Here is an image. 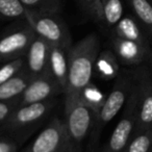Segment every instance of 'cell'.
Listing matches in <instances>:
<instances>
[{
	"label": "cell",
	"instance_id": "ffe728a7",
	"mask_svg": "<svg viewBox=\"0 0 152 152\" xmlns=\"http://www.w3.org/2000/svg\"><path fill=\"white\" fill-rule=\"evenodd\" d=\"M27 7L20 0H0V20L25 19Z\"/></svg>",
	"mask_w": 152,
	"mask_h": 152
},
{
	"label": "cell",
	"instance_id": "603a6c76",
	"mask_svg": "<svg viewBox=\"0 0 152 152\" xmlns=\"http://www.w3.org/2000/svg\"><path fill=\"white\" fill-rule=\"evenodd\" d=\"M25 67V56L7 61L0 66V85L17 75Z\"/></svg>",
	"mask_w": 152,
	"mask_h": 152
},
{
	"label": "cell",
	"instance_id": "44dd1931",
	"mask_svg": "<svg viewBox=\"0 0 152 152\" xmlns=\"http://www.w3.org/2000/svg\"><path fill=\"white\" fill-rule=\"evenodd\" d=\"M152 128L135 133L123 152H151Z\"/></svg>",
	"mask_w": 152,
	"mask_h": 152
},
{
	"label": "cell",
	"instance_id": "2e32d148",
	"mask_svg": "<svg viewBox=\"0 0 152 152\" xmlns=\"http://www.w3.org/2000/svg\"><path fill=\"white\" fill-rule=\"evenodd\" d=\"M31 78V76L25 71V69H23L17 75L12 77L2 85H0V102L10 101L19 98Z\"/></svg>",
	"mask_w": 152,
	"mask_h": 152
},
{
	"label": "cell",
	"instance_id": "52a82bcc",
	"mask_svg": "<svg viewBox=\"0 0 152 152\" xmlns=\"http://www.w3.org/2000/svg\"><path fill=\"white\" fill-rule=\"evenodd\" d=\"M96 115L91 107L78 102L65 110V125L69 142L76 152H79L80 144L91 134L95 124Z\"/></svg>",
	"mask_w": 152,
	"mask_h": 152
},
{
	"label": "cell",
	"instance_id": "83f0119b",
	"mask_svg": "<svg viewBox=\"0 0 152 152\" xmlns=\"http://www.w3.org/2000/svg\"><path fill=\"white\" fill-rule=\"evenodd\" d=\"M4 63H5V61H3V59H2V58H1V57H0V66L2 65V64H4Z\"/></svg>",
	"mask_w": 152,
	"mask_h": 152
},
{
	"label": "cell",
	"instance_id": "6da1fadb",
	"mask_svg": "<svg viewBox=\"0 0 152 152\" xmlns=\"http://www.w3.org/2000/svg\"><path fill=\"white\" fill-rule=\"evenodd\" d=\"M99 52L100 40L96 34H89L70 48L68 83L64 92L65 110L78 103L85 88L92 83Z\"/></svg>",
	"mask_w": 152,
	"mask_h": 152
},
{
	"label": "cell",
	"instance_id": "7a4b0ae2",
	"mask_svg": "<svg viewBox=\"0 0 152 152\" xmlns=\"http://www.w3.org/2000/svg\"><path fill=\"white\" fill-rule=\"evenodd\" d=\"M132 70H121L120 74L115 79L112 90L106 96V99L95 120L93 130L91 132L90 149L93 150L97 146L104 127L124 108L128 97L133 88Z\"/></svg>",
	"mask_w": 152,
	"mask_h": 152
},
{
	"label": "cell",
	"instance_id": "d4e9b609",
	"mask_svg": "<svg viewBox=\"0 0 152 152\" xmlns=\"http://www.w3.org/2000/svg\"><path fill=\"white\" fill-rule=\"evenodd\" d=\"M18 106V98L10 101H1L0 102V128L9 119L12 113L15 110Z\"/></svg>",
	"mask_w": 152,
	"mask_h": 152
},
{
	"label": "cell",
	"instance_id": "5b68a950",
	"mask_svg": "<svg viewBox=\"0 0 152 152\" xmlns=\"http://www.w3.org/2000/svg\"><path fill=\"white\" fill-rule=\"evenodd\" d=\"M137 110H139V95H137L135 83H133L132 91L123 108L122 116L113 130L110 139L104 144L100 152L124 151L126 146L134 135L135 127H137Z\"/></svg>",
	"mask_w": 152,
	"mask_h": 152
},
{
	"label": "cell",
	"instance_id": "7402d4cb",
	"mask_svg": "<svg viewBox=\"0 0 152 152\" xmlns=\"http://www.w3.org/2000/svg\"><path fill=\"white\" fill-rule=\"evenodd\" d=\"M28 10L37 13L58 14L61 10L59 0H20Z\"/></svg>",
	"mask_w": 152,
	"mask_h": 152
},
{
	"label": "cell",
	"instance_id": "e0dca14e",
	"mask_svg": "<svg viewBox=\"0 0 152 152\" xmlns=\"http://www.w3.org/2000/svg\"><path fill=\"white\" fill-rule=\"evenodd\" d=\"M134 17L142 27L152 38V0H126Z\"/></svg>",
	"mask_w": 152,
	"mask_h": 152
},
{
	"label": "cell",
	"instance_id": "484cf974",
	"mask_svg": "<svg viewBox=\"0 0 152 152\" xmlns=\"http://www.w3.org/2000/svg\"><path fill=\"white\" fill-rule=\"evenodd\" d=\"M15 150V144L7 143V142H0V152H14Z\"/></svg>",
	"mask_w": 152,
	"mask_h": 152
},
{
	"label": "cell",
	"instance_id": "8fae6325",
	"mask_svg": "<svg viewBox=\"0 0 152 152\" xmlns=\"http://www.w3.org/2000/svg\"><path fill=\"white\" fill-rule=\"evenodd\" d=\"M110 45L121 65L137 67L148 61L150 47L117 37H110Z\"/></svg>",
	"mask_w": 152,
	"mask_h": 152
},
{
	"label": "cell",
	"instance_id": "30bf717a",
	"mask_svg": "<svg viewBox=\"0 0 152 152\" xmlns=\"http://www.w3.org/2000/svg\"><path fill=\"white\" fill-rule=\"evenodd\" d=\"M64 94V90L49 73L32 77L24 92L18 98V106L38 103Z\"/></svg>",
	"mask_w": 152,
	"mask_h": 152
},
{
	"label": "cell",
	"instance_id": "f1b7e54d",
	"mask_svg": "<svg viewBox=\"0 0 152 152\" xmlns=\"http://www.w3.org/2000/svg\"><path fill=\"white\" fill-rule=\"evenodd\" d=\"M151 152H152V151H151Z\"/></svg>",
	"mask_w": 152,
	"mask_h": 152
},
{
	"label": "cell",
	"instance_id": "7c38bea8",
	"mask_svg": "<svg viewBox=\"0 0 152 152\" xmlns=\"http://www.w3.org/2000/svg\"><path fill=\"white\" fill-rule=\"evenodd\" d=\"M51 45L43 38L37 36L30 44L25 55V71L31 77L49 73V58Z\"/></svg>",
	"mask_w": 152,
	"mask_h": 152
},
{
	"label": "cell",
	"instance_id": "cb8c5ba5",
	"mask_svg": "<svg viewBox=\"0 0 152 152\" xmlns=\"http://www.w3.org/2000/svg\"><path fill=\"white\" fill-rule=\"evenodd\" d=\"M80 9L95 22L102 24L101 0H76Z\"/></svg>",
	"mask_w": 152,
	"mask_h": 152
},
{
	"label": "cell",
	"instance_id": "4316f807",
	"mask_svg": "<svg viewBox=\"0 0 152 152\" xmlns=\"http://www.w3.org/2000/svg\"><path fill=\"white\" fill-rule=\"evenodd\" d=\"M148 63L152 68V38L150 39V51H149V57H148Z\"/></svg>",
	"mask_w": 152,
	"mask_h": 152
},
{
	"label": "cell",
	"instance_id": "3957f363",
	"mask_svg": "<svg viewBox=\"0 0 152 152\" xmlns=\"http://www.w3.org/2000/svg\"><path fill=\"white\" fill-rule=\"evenodd\" d=\"M55 105L56 99L53 98L47 101L17 106L0 128V132L14 137L25 139L45 121Z\"/></svg>",
	"mask_w": 152,
	"mask_h": 152
},
{
	"label": "cell",
	"instance_id": "ac0fdd59",
	"mask_svg": "<svg viewBox=\"0 0 152 152\" xmlns=\"http://www.w3.org/2000/svg\"><path fill=\"white\" fill-rule=\"evenodd\" d=\"M102 24L104 28L112 30L123 17V4L121 0H101Z\"/></svg>",
	"mask_w": 152,
	"mask_h": 152
},
{
	"label": "cell",
	"instance_id": "5bb4252c",
	"mask_svg": "<svg viewBox=\"0 0 152 152\" xmlns=\"http://www.w3.org/2000/svg\"><path fill=\"white\" fill-rule=\"evenodd\" d=\"M70 50V49H69ZM69 50L63 47L51 46L49 58V74L65 92L69 73Z\"/></svg>",
	"mask_w": 152,
	"mask_h": 152
},
{
	"label": "cell",
	"instance_id": "4fadbf2b",
	"mask_svg": "<svg viewBox=\"0 0 152 152\" xmlns=\"http://www.w3.org/2000/svg\"><path fill=\"white\" fill-rule=\"evenodd\" d=\"M112 36L137 42L146 47H150V39L142 25L135 18L131 16H123L112 30Z\"/></svg>",
	"mask_w": 152,
	"mask_h": 152
},
{
	"label": "cell",
	"instance_id": "9c48e42d",
	"mask_svg": "<svg viewBox=\"0 0 152 152\" xmlns=\"http://www.w3.org/2000/svg\"><path fill=\"white\" fill-rule=\"evenodd\" d=\"M24 152H76L68 139L65 121L54 118Z\"/></svg>",
	"mask_w": 152,
	"mask_h": 152
},
{
	"label": "cell",
	"instance_id": "9a60e30c",
	"mask_svg": "<svg viewBox=\"0 0 152 152\" xmlns=\"http://www.w3.org/2000/svg\"><path fill=\"white\" fill-rule=\"evenodd\" d=\"M120 61L117 55L110 49H105L99 52L95 63L94 72L103 80L116 79L120 74Z\"/></svg>",
	"mask_w": 152,
	"mask_h": 152
},
{
	"label": "cell",
	"instance_id": "ba28073f",
	"mask_svg": "<svg viewBox=\"0 0 152 152\" xmlns=\"http://www.w3.org/2000/svg\"><path fill=\"white\" fill-rule=\"evenodd\" d=\"M133 79L139 95V110L135 133L152 128V73L147 65L132 69Z\"/></svg>",
	"mask_w": 152,
	"mask_h": 152
},
{
	"label": "cell",
	"instance_id": "277c9868",
	"mask_svg": "<svg viewBox=\"0 0 152 152\" xmlns=\"http://www.w3.org/2000/svg\"><path fill=\"white\" fill-rule=\"evenodd\" d=\"M37 36L43 38L51 46L63 47L69 50L72 47L71 34L67 24L54 13H37L27 9L25 19Z\"/></svg>",
	"mask_w": 152,
	"mask_h": 152
},
{
	"label": "cell",
	"instance_id": "d6986e66",
	"mask_svg": "<svg viewBox=\"0 0 152 152\" xmlns=\"http://www.w3.org/2000/svg\"><path fill=\"white\" fill-rule=\"evenodd\" d=\"M106 96L107 95L102 93L101 90L98 89L96 87V85L91 83L87 88H85L80 97H79L78 102H81V103L91 107L94 110V113L96 115V118H97L98 114H99L100 110H101L102 105H103L104 101L106 99Z\"/></svg>",
	"mask_w": 152,
	"mask_h": 152
},
{
	"label": "cell",
	"instance_id": "8992f818",
	"mask_svg": "<svg viewBox=\"0 0 152 152\" xmlns=\"http://www.w3.org/2000/svg\"><path fill=\"white\" fill-rule=\"evenodd\" d=\"M37 34L26 20L11 25L0 36V57L7 63L25 56Z\"/></svg>",
	"mask_w": 152,
	"mask_h": 152
}]
</instances>
